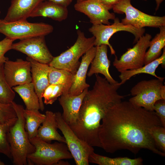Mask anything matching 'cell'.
<instances>
[{
    "mask_svg": "<svg viewBox=\"0 0 165 165\" xmlns=\"http://www.w3.org/2000/svg\"><path fill=\"white\" fill-rule=\"evenodd\" d=\"M101 122L99 138L107 152L124 149L136 154L145 149L165 156L149 133L151 127L162 126L154 111L121 101L109 108Z\"/></svg>",
    "mask_w": 165,
    "mask_h": 165,
    "instance_id": "cell-1",
    "label": "cell"
},
{
    "mask_svg": "<svg viewBox=\"0 0 165 165\" xmlns=\"http://www.w3.org/2000/svg\"><path fill=\"white\" fill-rule=\"evenodd\" d=\"M95 75L94 84L84 97L77 121L69 127L82 140L93 147L101 148L99 135L101 121L109 108L126 96L118 92L122 85L120 82L111 84Z\"/></svg>",
    "mask_w": 165,
    "mask_h": 165,
    "instance_id": "cell-2",
    "label": "cell"
},
{
    "mask_svg": "<svg viewBox=\"0 0 165 165\" xmlns=\"http://www.w3.org/2000/svg\"><path fill=\"white\" fill-rule=\"evenodd\" d=\"M12 104L17 116L16 120L7 133L13 162L15 165H27L28 156L33 152L35 148L25 130L23 106L14 101Z\"/></svg>",
    "mask_w": 165,
    "mask_h": 165,
    "instance_id": "cell-3",
    "label": "cell"
},
{
    "mask_svg": "<svg viewBox=\"0 0 165 165\" xmlns=\"http://www.w3.org/2000/svg\"><path fill=\"white\" fill-rule=\"evenodd\" d=\"M35 151L27 158L30 165H57L61 160L73 158L66 144L57 141L51 144L35 137L30 139Z\"/></svg>",
    "mask_w": 165,
    "mask_h": 165,
    "instance_id": "cell-4",
    "label": "cell"
},
{
    "mask_svg": "<svg viewBox=\"0 0 165 165\" xmlns=\"http://www.w3.org/2000/svg\"><path fill=\"white\" fill-rule=\"evenodd\" d=\"M77 37L74 44L59 55L54 57L49 65L54 68L67 70L74 75L80 64L79 58L94 46L95 38H87L80 30L77 31Z\"/></svg>",
    "mask_w": 165,
    "mask_h": 165,
    "instance_id": "cell-5",
    "label": "cell"
},
{
    "mask_svg": "<svg viewBox=\"0 0 165 165\" xmlns=\"http://www.w3.org/2000/svg\"><path fill=\"white\" fill-rule=\"evenodd\" d=\"M53 30L52 25L42 22L30 23L27 20L10 22L3 20L0 21V33L14 41L45 36Z\"/></svg>",
    "mask_w": 165,
    "mask_h": 165,
    "instance_id": "cell-6",
    "label": "cell"
},
{
    "mask_svg": "<svg viewBox=\"0 0 165 165\" xmlns=\"http://www.w3.org/2000/svg\"><path fill=\"white\" fill-rule=\"evenodd\" d=\"M114 12L124 13L125 17L121 22L137 28L148 27L159 28L165 26V16L150 15L143 13L131 5L130 0H120L113 7Z\"/></svg>",
    "mask_w": 165,
    "mask_h": 165,
    "instance_id": "cell-7",
    "label": "cell"
},
{
    "mask_svg": "<svg viewBox=\"0 0 165 165\" xmlns=\"http://www.w3.org/2000/svg\"><path fill=\"white\" fill-rule=\"evenodd\" d=\"M58 128L62 132L65 144L77 165H88L89 158L94 152L93 147L80 139L64 121L60 112L54 113Z\"/></svg>",
    "mask_w": 165,
    "mask_h": 165,
    "instance_id": "cell-8",
    "label": "cell"
},
{
    "mask_svg": "<svg viewBox=\"0 0 165 165\" xmlns=\"http://www.w3.org/2000/svg\"><path fill=\"white\" fill-rule=\"evenodd\" d=\"M164 79L157 78L138 82L131 89V94L133 97L129 101L136 106L154 111L155 103L162 99L160 92Z\"/></svg>",
    "mask_w": 165,
    "mask_h": 165,
    "instance_id": "cell-9",
    "label": "cell"
},
{
    "mask_svg": "<svg viewBox=\"0 0 165 165\" xmlns=\"http://www.w3.org/2000/svg\"><path fill=\"white\" fill-rule=\"evenodd\" d=\"M114 20V23L110 25L103 24L92 25L89 31L95 38L94 46L107 45L110 49L111 54L115 55V51L109 42L114 34L119 31L130 32L134 36V43L136 42L140 38L144 35L145 29L144 28H137L130 25L124 24L120 21L118 18H115Z\"/></svg>",
    "mask_w": 165,
    "mask_h": 165,
    "instance_id": "cell-10",
    "label": "cell"
},
{
    "mask_svg": "<svg viewBox=\"0 0 165 165\" xmlns=\"http://www.w3.org/2000/svg\"><path fill=\"white\" fill-rule=\"evenodd\" d=\"M151 38V35L146 33L140 38L133 47L128 49L119 59L115 55L113 65L117 71L120 73L144 65L145 54Z\"/></svg>",
    "mask_w": 165,
    "mask_h": 165,
    "instance_id": "cell-11",
    "label": "cell"
},
{
    "mask_svg": "<svg viewBox=\"0 0 165 165\" xmlns=\"http://www.w3.org/2000/svg\"><path fill=\"white\" fill-rule=\"evenodd\" d=\"M12 49L21 52L43 64H49L54 57L46 46L44 36L20 40L13 43Z\"/></svg>",
    "mask_w": 165,
    "mask_h": 165,
    "instance_id": "cell-12",
    "label": "cell"
},
{
    "mask_svg": "<svg viewBox=\"0 0 165 165\" xmlns=\"http://www.w3.org/2000/svg\"><path fill=\"white\" fill-rule=\"evenodd\" d=\"M74 7L76 10L87 16L92 25H110L109 20L116 18L115 14L110 13L100 0H84L77 2Z\"/></svg>",
    "mask_w": 165,
    "mask_h": 165,
    "instance_id": "cell-13",
    "label": "cell"
},
{
    "mask_svg": "<svg viewBox=\"0 0 165 165\" xmlns=\"http://www.w3.org/2000/svg\"><path fill=\"white\" fill-rule=\"evenodd\" d=\"M4 69L6 81L12 88L32 81L30 63L27 60H8L4 63Z\"/></svg>",
    "mask_w": 165,
    "mask_h": 165,
    "instance_id": "cell-14",
    "label": "cell"
},
{
    "mask_svg": "<svg viewBox=\"0 0 165 165\" xmlns=\"http://www.w3.org/2000/svg\"><path fill=\"white\" fill-rule=\"evenodd\" d=\"M26 60L30 63L32 82L38 98L40 109L43 111L44 106L42 95L44 91L49 85L48 74L50 66L49 64L39 63L28 57Z\"/></svg>",
    "mask_w": 165,
    "mask_h": 165,
    "instance_id": "cell-15",
    "label": "cell"
},
{
    "mask_svg": "<svg viewBox=\"0 0 165 165\" xmlns=\"http://www.w3.org/2000/svg\"><path fill=\"white\" fill-rule=\"evenodd\" d=\"M96 50V47L94 46L82 57L80 65L74 75L72 84L68 91L69 94L79 95L89 87L90 85L86 82V76L89 67L95 57Z\"/></svg>",
    "mask_w": 165,
    "mask_h": 165,
    "instance_id": "cell-16",
    "label": "cell"
},
{
    "mask_svg": "<svg viewBox=\"0 0 165 165\" xmlns=\"http://www.w3.org/2000/svg\"><path fill=\"white\" fill-rule=\"evenodd\" d=\"M88 90L86 89L79 95H72L63 94L58 98L63 110L62 116L64 121L69 126L75 123L78 118L80 107L84 97Z\"/></svg>",
    "mask_w": 165,
    "mask_h": 165,
    "instance_id": "cell-17",
    "label": "cell"
},
{
    "mask_svg": "<svg viewBox=\"0 0 165 165\" xmlns=\"http://www.w3.org/2000/svg\"><path fill=\"white\" fill-rule=\"evenodd\" d=\"M44 0H11L4 21L8 22L26 20Z\"/></svg>",
    "mask_w": 165,
    "mask_h": 165,
    "instance_id": "cell-18",
    "label": "cell"
},
{
    "mask_svg": "<svg viewBox=\"0 0 165 165\" xmlns=\"http://www.w3.org/2000/svg\"><path fill=\"white\" fill-rule=\"evenodd\" d=\"M108 46L102 45L96 46L95 55L90 64L91 66L87 75L90 77L94 74H101L104 75L110 83L116 84L118 82L112 77L109 72L111 62L108 57Z\"/></svg>",
    "mask_w": 165,
    "mask_h": 165,
    "instance_id": "cell-19",
    "label": "cell"
},
{
    "mask_svg": "<svg viewBox=\"0 0 165 165\" xmlns=\"http://www.w3.org/2000/svg\"><path fill=\"white\" fill-rule=\"evenodd\" d=\"M45 118L39 127L36 137L42 141L51 143L52 141L65 143V140L57 132L58 126L54 113L47 111Z\"/></svg>",
    "mask_w": 165,
    "mask_h": 165,
    "instance_id": "cell-20",
    "label": "cell"
},
{
    "mask_svg": "<svg viewBox=\"0 0 165 165\" xmlns=\"http://www.w3.org/2000/svg\"><path fill=\"white\" fill-rule=\"evenodd\" d=\"M68 15L67 7L49 1H43L35 9L30 17H48L61 22L66 20Z\"/></svg>",
    "mask_w": 165,
    "mask_h": 165,
    "instance_id": "cell-21",
    "label": "cell"
},
{
    "mask_svg": "<svg viewBox=\"0 0 165 165\" xmlns=\"http://www.w3.org/2000/svg\"><path fill=\"white\" fill-rule=\"evenodd\" d=\"M163 52L159 58L151 62L144 65L142 67L137 69L126 70L121 72L119 75L121 80L120 82L122 85L131 77L136 75L142 73H145L152 75L157 79H163L164 77L158 76L155 73V71L160 65L164 68L165 66V48L163 49Z\"/></svg>",
    "mask_w": 165,
    "mask_h": 165,
    "instance_id": "cell-22",
    "label": "cell"
},
{
    "mask_svg": "<svg viewBox=\"0 0 165 165\" xmlns=\"http://www.w3.org/2000/svg\"><path fill=\"white\" fill-rule=\"evenodd\" d=\"M13 90L20 96L28 110H39L40 104L38 96L32 82L14 86Z\"/></svg>",
    "mask_w": 165,
    "mask_h": 165,
    "instance_id": "cell-23",
    "label": "cell"
},
{
    "mask_svg": "<svg viewBox=\"0 0 165 165\" xmlns=\"http://www.w3.org/2000/svg\"><path fill=\"white\" fill-rule=\"evenodd\" d=\"M160 32L150 41L149 49L146 52L144 59V65L159 58L165 46V26L160 27Z\"/></svg>",
    "mask_w": 165,
    "mask_h": 165,
    "instance_id": "cell-24",
    "label": "cell"
},
{
    "mask_svg": "<svg viewBox=\"0 0 165 165\" xmlns=\"http://www.w3.org/2000/svg\"><path fill=\"white\" fill-rule=\"evenodd\" d=\"M89 163L99 165H141L143 160L139 157L131 159L127 157L112 158L95 153L91 154L89 158Z\"/></svg>",
    "mask_w": 165,
    "mask_h": 165,
    "instance_id": "cell-25",
    "label": "cell"
},
{
    "mask_svg": "<svg viewBox=\"0 0 165 165\" xmlns=\"http://www.w3.org/2000/svg\"><path fill=\"white\" fill-rule=\"evenodd\" d=\"M23 115L25 119V130L29 139L36 136L38 130L45 118V115L38 110L24 109Z\"/></svg>",
    "mask_w": 165,
    "mask_h": 165,
    "instance_id": "cell-26",
    "label": "cell"
},
{
    "mask_svg": "<svg viewBox=\"0 0 165 165\" xmlns=\"http://www.w3.org/2000/svg\"><path fill=\"white\" fill-rule=\"evenodd\" d=\"M74 75L67 70L50 66L48 74L49 84L63 85L69 91L72 84Z\"/></svg>",
    "mask_w": 165,
    "mask_h": 165,
    "instance_id": "cell-27",
    "label": "cell"
},
{
    "mask_svg": "<svg viewBox=\"0 0 165 165\" xmlns=\"http://www.w3.org/2000/svg\"><path fill=\"white\" fill-rule=\"evenodd\" d=\"M4 64H0V103L10 104L14 101L15 94L6 81Z\"/></svg>",
    "mask_w": 165,
    "mask_h": 165,
    "instance_id": "cell-28",
    "label": "cell"
},
{
    "mask_svg": "<svg viewBox=\"0 0 165 165\" xmlns=\"http://www.w3.org/2000/svg\"><path fill=\"white\" fill-rule=\"evenodd\" d=\"M68 93V91L63 85L49 84L43 94L44 103L52 105L62 94Z\"/></svg>",
    "mask_w": 165,
    "mask_h": 165,
    "instance_id": "cell-29",
    "label": "cell"
},
{
    "mask_svg": "<svg viewBox=\"0 0 165 165\" xmlns=\"http://www.w3.org/2000/svg\"><path fill=\"white\" fill-rule=\"evenodd\" d=\"M16 121L4 124H0V153L10 159H12V156L7 140V133L10 127Z\"/></svg>",
    "mask_w": 165,
    "mask_h": 165,
    "instance_id": "cell-30",
    "label": "cell"
},
{
    "mask_svg": "<svg viewBox=\"0 0 165 165\" xmlns=\"http://www.w3.org/2000/svg\"><path fill=\"white\" fill-rule=\"evenodd\" d=\"M149 133L157 147L165 153V127L162 126H155L149 130Z\"/></svg>",
    "mask_w": 165,
    "mask_h": 165,
    "instance_id": "cell-31",
    "label": "cell"
},
{
    "mask_svg": "<svg viewBox=\"0 0 165 165\" xmlns=\"http://www.w3.org/2000/svg\"><path fill=\"white\" fill-rule=\"evenodd\" d=\"M16 113L12 104H4L0 103V124H4L16 121Z\"/></svg>",
    "mask_w": 165,
    "mask_h": 165,
    "instance_id": "cell-32",
    "label": "cell"
},
{
    "mask_svg": "<svg viewBox=\"0 0 165 165\" xmlns=\"http://www.w3.org/2000/svg\"><path fill=\"white\" fill-rule=\"evenodd\" d=\"M14 41L6 37L0 41V64H4L9 60L5 56V54L12 49V46Z\"/></svg>",
    "mask_w": 165,
    "mask_h": 165,
    "instance_id": "cell-33",
    "label": "cell"
},
{
    "mask_svg": "<svg viewBox=\"0 0 165 165\" xmlns=\"http://www.w3.org/2000/svg\"><path fill=\"white\" fill-rule=\"evenodd\" d=\"M154 111L162 126L165 127V100L161 99L157 101L154 105Z\"/></svg>",
    "mask_w": 165,
    "mask_h": 165,
    "instance_id": "cell-34",
    "label": "cell"
},
{
    "mask_svg": "<svg viewBox=\"0 0 165 165\" xmlns=\"http://www.w3.org/2000/svg\"><path fill=\"white\" fill-rule=\"evenodd\" d=\"M103 4L109 10L112 9L120 0H100Z\"/></svg>",
    "mask_w": 165,
    "mask_h": 165,
    "instance_id": "cell-35",
    "label": "cell"
},
{
    "mask_svg": "<svg viewBox=\"0 0 165 165\" xmlns=\"http://www.w3.org/2000/svg\"><path fill=\"white\" fill-rule=\"evenodd\" d=\"M73 0H44L50 1L63 6L68 7Z\"/></svg>",
    "mask_w": 165,
    "mask_h": 165,
    "instance_id": "cell-36",
    "label": "cell"
},
{
    "mask_svg": "<svg viewBox=\"0 0 165 165\" xmlns=\"http://www.w3.org/2000/svg\"><path fill=\"white\" fill-rule=\"evenodd\" d=\"M161 96L163 99L165 100V86L163 85L161 90Z\"/></svg>",
    "mask_w": 165,
    "mask_h": 165,
    "instance_id": "cell-37",
    "label": "cell"
},
{
    "mask_svg": "<svg viewBox=\"0 0 165 165\" xmlns=\"http://www.w3.org/2000/svg\"><path fill=\"white\" fill-rule=\"evenodd\" d=\"M144 1H146L147 0H143ZM156 3V11L159 8L162 2L164 0H155Z\"/></svg>",
    "mask_w": 165,
    "mask_h": 165,
    "instance_id": "cell-38",
    "label": "cell"
},
{
    "mask_svg": "<svg viewBox=\"0 0 165 165\" xmlns=\"http://www.w3.org/2000/svg\"><path fill=\"white\" fill-rule=\"evenodd\" d=\"M70 164L68 162H65L62 160H60L57 163V165H68Z\"/></svg>",
    "mask_w": 165,
    "mask_h": 165,
    "instance_id": "cell-39",
    "label": "cell"
},
{
    "mask_svg": "<svg viewBox=\"0 0 165 165\" xmlns=\"http://www.w3.org/2000/svg\"><path fill=\"white\" fill-rule=\"evenodd\" d=\"M5 163L1 160H0V165H4Z\"/></svg>",
    "mask_w": 165,
    "mask_h": 165,
    "instance_id": "cell-40",
    "label": "cell"
},
{
    "mask_svg": "<svg viewBox=\"0 0 165 165\" xmlns=\"http://www.w3.org/2000/svg\"><path fill=\"white\" fill-rule=\"evenodd\" d=\"M84 0H77V2H80L81 1H83Z\"/></svg>",
    "mask_w": 165,
    "mask_h": 165,
    "instance_id": "cell-41",
    "label": "cell"
},
{
    "mask_svg": "<svg viewBox=\"0 0 165 165\" xmlns=\"http://www.w3.org/2000/svg\"><path fill=\"white\" fill-rule=\"evenodd\" d=\"M0 13H1V12H0ZM1 20L0 19V21Z\"/></svg>",
    "mask_w": 165,
    "mask_h": 165,
    "instance_id": "cell-42",
    "label": "cell"
}]
</instances>
